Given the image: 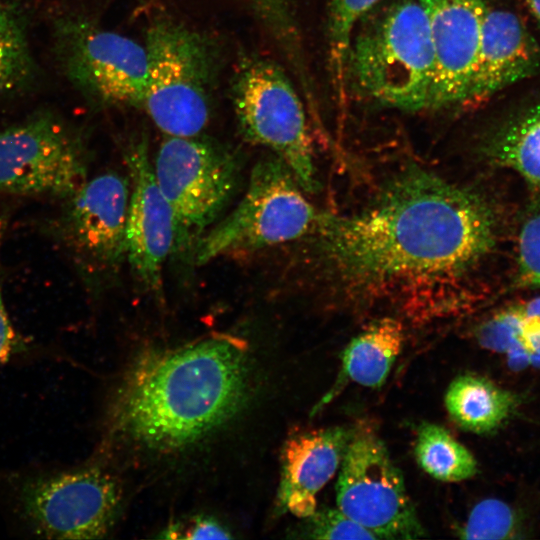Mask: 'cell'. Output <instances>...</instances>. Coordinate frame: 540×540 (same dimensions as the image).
<instances>
[{
	"label": "cell",
	"mask_w": 540,
	"mask_h": 540,
	"mask_svg": "<svg viewBox=\"0 0 540 540\" xmlns=\"http://www.w3.org/2000/svg\"><path fill=\"white\" fill-rule=\"evenodd\" d=\"M313 233L345 288L382 296L459 282L493 249L496 217L479 194L411 166L362 211L319 213Z\"/></svg>",
	"instance_id": "cell-1"
},
{
	"label": "cell",
	"mask_w": 540,
	"mask_h": 540,
	"mask_svg": "<svg viewBox=\"0 0 540 540\" xmlns=\"http://www.w3.org/2000/svg\"><path fill=\"white\" fill-rule=\"evenodd\" d=\"M249 388L245 347L231 337L149 350L124 376L110 406L108 431L149 449L183 448L231 419Z\"/></svg>",
	"instance_id": "cell-2"
},
{
	"label": "cell",
	"mask_w": 540,
	"mask_h": 540,
	"mask_svg": "<svg viewBox=\"0 0 540 540\" xmlns=\"http://www.w3.org/2000/svg\"><path fill=\"white\" fill-rule=\"evenodd\" d=\"M346 71L347 84L378 105L430 109L435 58L418 0H391L367 13L353 32Z\"/></svg>",
	"instance_id": "cell-3"
},
{
	"label": "cell",
	"mask_w": 540,
	"mask_h": 540,
	"mask_svg": "<svg viewBox=\"0 0 540 540\" xmlns=\"http://www.w3.org/2000/svg\"><path fill=\"white\" fill-rule=\"evenodd\" d=\"M3 488L16 521L46 539L102 538L120 505L117 481L98 465L13 472Z\"/></svg>",
	"instance_id": "cell-4"
},
{
	"label": "cell",
	"mask_w": 540,
	"mask_h": 540,
	"mask_svg": "<svg viewBox=\"0 0 540 540\" xmlns=\"http://www.w3.org/2000/svg\"><path fill=\"white\" fill-rule=\"evenodd\" d=\"M130 181L114 171L86 181L56 201L45 235L68 259L89 292L104 289L127 260Z\"/></svg>",
	"instance_id": "cell-5"
},
{
	"label": "cell",
	"mask_w": 540,
	"mask_h": 540,
	"mask_svg": "<svg viewBox=\"0 0 540 540\" xmlns=\"http://www.w3.org/2000/svg\"><path fill=\"white\" fill-rule=\"evenodd\" d=\"M302 190L279 157L261 159L252 168L237 206L196 243L193 262L201 266L223 256L290 242L313 232L319 213Z\"/></svg>",
	"instance_id": "cell-6"
},
{
	"label": "cell",
	"mask_w": 540,
	"mask_h": 540,
	"mask_svg": "<svg viewBox=\"0 0 540 540\" xmlns=\"http://www.w3.org/2000/svg\"><path fill=\"white\" fill-rule=\"evenodd\" d=\"M144 45L142 108L165 136H199L211 116L215 61L207 40L173 21L157 20Z\"/></svg>",
	"instance_id": "cell-7"
},
{
	"label": "cell",
	"mask_w": 540,
	"mask_h": 540,
	"mask_svg": "<svg viewBox=\"0 0 540 540\" xmlns=\"http://www.w3.org/2000/svg\"><path fill=\"white\" fill-rule=\"evenodd\" d=\"M152 166L174 216V252L193 251L238 189L240 157L232 149L199 136H165Z\"/></svg>",
	"instance_id": "cell-8"
},
{
	"label": "cell",
	"mask_w": 540,
	"mask_h": 540,
	"mask_svg": "<svg viewBox=\"0 0 540 540\" xmlns=\"http://www.w3.org/2000/svg\"><path fill=\"white\" fill-rule=\"evenodd\" d=\"M232 100L242 136L284 161L304 191H315L318 181L305 109L285 72L262 57L242 59Z\"/></svg>",
	"instance_id": "cell-9"
},
{
	"label": "cell",
	"mask_w": 540,
	"mask_h": 540,
	"mask_svg": "<svg viewBox=\"0 0 540 540\" xmlns=\"http://www.w3.org/2000/svg\"><path fill=\"white\" fill-rule=\"evenodd\" d=\"M88 166L81 135L53 113L0 129V195L56 202L86 181Z\"/></svg>",
	"instance_id": "cell-10"
},
{
	"label": "cell",
	"mask_w": 540,
	"mask_h": 540,
	"mask_svg": "<svg viewBox=\"0 0 540 540\" xmlns=\"http://www.w3.org/2000/svg\"><path fill=\"white\" fill-rule=\"evenodd\" d=\"M58 60L70 82L104 106L142 108L147 82L145 45L81 17L55 24Z\"/></svg>",
	"instance_id": "cell-11"
},
{
	"label": "cell",
	"mask_w": 540,
	"mask_h": 540,
	"mask_svg": "<svg viewBox=\"0 0 540 540\" xmlns=\"http://www.w3.org/2000/svg\"><path fill=\"white\" fill-rule=\"evenodd\" d=\"M337 508L378 539L424 535L403 476L382 440L368 428L353 430L339 467Z\"/></svg>",
	"instance_id": "cell-12"
},
{
	"label": "cell",
	"mask_w": 540,
	"mask_h": 540,
	"mask_svg": "<svg viewBox=\"0 0 540 540\" xmlns=\"http://www.w3.org/2000/svg\"><path fill=\"white\" fill-rule=\"evenodd\" d=\"M125 161L130 181L127 261L142 287L159 294L164 265L175 249L174 216L156 182L144 136L127 147Z\"/></svg>",
	"instance_id": "cell-13"
},
{
	"label": "cell",
	"mask_w": 540,
	"mask_h": 540,
	"mask_svg": "<svg viewBox=\"0 0 540 540\" xmlns=\"http://www.w3.org/2000/svg\"><path fill=\"white\" fill-rule=\"evenodd\" d=\"M435 58L430 109L464 107L475 72L488 0H418Z\"/></svg>",
	"instance_id": "cell-14"
},
{
	"label": "cell",
	"mask_w": 540,
	"mask_h": 540,
	"mask_svg": "<svg viewBox=\"0 0 540 540\" xmlns=\"http://www.w3.org/2000/svg\"><path fill=\"white\" fill-rule=\"evenodd\" d=\"M540 68V47L521 19L488 6L478 59L464 107L478 106Z\"/></svg>",
	"instance_id": "cell-15"
},
{
	"label": "cell",
	"mask_w": 540,
	"mask_h": 540,
	"mask_svg": "<svg viewBox=\"0 0 540 540\" xmlns=\"http://www.w3.org/2000/svg\"><path fill=\"white\" fill-rule=\"evenodd\" d=\"M353 430L320 428L290 437L282 450L280 508L299 518L317 510V495L339 470Z\"/></svg>",
	"instance_id": "cell-16"
},
{
	"label": "cell",
	"mask_w": 540,
	"mask_h": 540,
	"mask_svg": "<svg viewBox=\"0 0 540 540\" xmlns=\"http://www.w3.org/2000/svg\"><path fill=\"white\" fill-rule=\"evenodd\" d=\"M404 340V327L398 319L376 320L344 349L337 387L346 381L363 387H381L402 351Z\"/></svg>",
	"instance_id": "cell-17"
},
{
	"label": "cell",
	"mask_w": 540,
	"mask_h": 540,
	"mask_svg": "<svg viewBox=\"0 0 540 540\" xmlns=\"http://www.w3.org/2000/svg\"><path fill=\"white\" fill-rule=\"evenodd\" d=\"M451 419L462 429L490 433L504 424L517 407V398L490 379L464 374L448 386L444 398Z\"/></svg>",
	"instance_id": "cell-18"
},
{
	"label": "cell",
	"mask_w": 540,
	"mask_h": 540,
	"mask_svg": "<svg viewBox=\"0 0 540 540\" xmlns=\"http://www.w3.org/2000/svg\"><path fill=\"white\" fill-rule=\"evenodd\" d=\"M487 156L540 190V104L508 120L487 141Z\"/></svg>",
	"instance_id": "cell-19"
},
{
	"label": "cell",
	"mask_w": 540,
	"mask_h": 540,
	"mask_svg": "<svg viewBox=\"0 0 540 540\" xmlns=\"http://www.w3.org/2000/svg\"><path fill=\"white\" fill-rule=\"evenodd\" d=\"M414 452L422 470L439 481L461 482L477 473L473 454L437 424L424 422L419 426Z\"/></svg>",
	"instance_id": "cell-20"
},
{
	"label": "cell",
	"mask_w": 540,
	"mask_h": 540,
	"mask_svg": "<svg viewBox=\"0 0 540 540\" xmlns=\"http://www.w3.org/2000/svg\"><path fill=\"white\" fill-rule=\"evenodd\" d=\"M35 70L23 14L0 1V94L29 84Z\"/></svg>",
	"instance_id": "cell-21"
},
{
	"label": "cell",
	"mask_w": 540,
	"mask_h": 540,
	"mask_svg": "<svg viewBox=\"0 0 540 540\" xmlns=\"http://www.w3.org/2000/svg\"><path fill=\"white\" fill-rule=\"evenodd\" d=\"M382 0H328L326 38L328 62L338 100L345 98L347 55L360 20Z\"/></svg>",
	"instance_id": "cell-22"
},
{
	"label": "cell",
	"mask_w": 540,
	"mask_h": 540,
	"mask_svg": "<svg viewBox=\"0 0 540 540\" xmlns=\"http://www.w3.org/2000/svg\"><path fill=\"white\" fill-rule=\"evenodd\" d=\"M457 533L463 539H510L517 533L516 514L499 499H484L472 508Z\"/></svg>",
	"instance_id": "cell-23"
},
{
	"label": "cell",
	"mask_w": 540,
	"mask_h": 540,
	"mask_svg": "<svg viewBox=\"0 0 540 540\" xmlns=\"http://www.w3.org/2000/svg\"><path fill=\"white\" fill-rule=\"evenodd\" d=\"M306 532L313 539H378L338 508L318 509L308 518Z\"/></svg>",
	"instance_id": "cell-24"
},
{
	"label": "cell",
	"mask_w": 540,
	"mask_h": 540,
	"mask_svg": "<svg viewBox=\"0 0 540 540\" xmlns=\"http://www.w3.org/2000/svg\"><path fill=\"white\" fill-rule=\"evenodd\" d=\"M518 276L521 284L540 287V205L525 219L519 234Z\"/></svg>",
	"instance_id": "cell-25"
},
{
	"label": "cell",
	"mask_w": 540,
	"mask_h": 540,
	"mask_svg": "<svg viewBox=\"0 0 540 540\" xmlns=\"http://www.w3.org/2000/svg\"><path fill=\"white\" fill-rule=\"evenodd\" d=\"M520 325L516 348L508 355L519 362L540 363V298L516 305Z\"/></svg>",
	"instance_id": "cell-26"
},
{
	"label": "cell",
	"mask_w": 540,
	"mask_h": 540,
	"mask_svg": "<svg viewBox=\"0 0 540 540\" xmlns=\"http://www.w3.org/2000/svg\"><path fill=\"white\" fill-rule=\"evenodd\" d=\"M5 229L0 226V366L13 358L25 354L29 349L28 341L16 330L9 316L2 285V247Z\"/></svg>",
	"instance_id": "cell-27"
},
{
	"label": "cell",
	"mask_w": 540,
	"mask_h": 540,
	"mask_svg": "<svg viewBox=\"0 0 540 540\" xmlns=\"http://www.w3.org/2000/svg\"><path fill=\"white\" fill-rule=\"evenodd\" d=\"M161 537L169 539H229L231 535L216 520L199 516L168 526Z\"/></svg>",
	"instance_id": "cell-28"
},
{
	"label": "cell",
	"mask_w": 540,
	"mask_h": 540,
	"mask_svg": "<svg viewBox=\"0 0 540 540\" xmlns=\"http://www.w3.org/2000/svg\"><path fill=\"white\" fill-rule=\"evenodd\" d=\"M258 16L269 18L281 13L288 5L287 0H248Z\"/></svg>",
	"instance_id": "cell-29"
},
{
	"label": "cell",
	"mask_w": 540,
	"mask_h": 540,
	"mask_svg": "<svg viewBox=\"0 0 540 540\" xmlns=\"http://www.w3.org/2000/svg\"><path fill=\"white\" fill-rule=\"evenodd\" d=\"M528 9L540 24V0H524Z\"/></svg>",
	"instance_id": "cell-30"
}]
</instances>
